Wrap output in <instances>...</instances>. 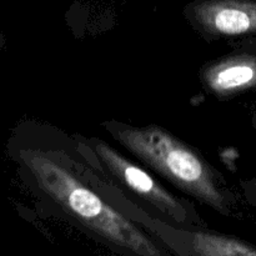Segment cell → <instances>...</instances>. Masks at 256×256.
Returning <instances> with one entry per match:
<instances>
[{"mask_svg":"<svg viewBox=\"0 0 256 256\" xmlns=\"http://www.w3.org/2000/svg\"><path fill=\"white\" fill-rule=\"evenodd\" d=\"M252 126H254V129L256 130V108H255L254 112H252Z\"/></svg>","mask_w":256,"mask_h":256,"instance_id":"cell-9","label":"cell"},{"mask_svg":"<svg viewBox=\"0 0 256 256\" xmlns=\"http://www.w3.org/2000/svg\"><path fill=\"white\" fill-rule=\"evenodd\" d=\"M240 186L244 198L256 212V178L240 180Z\"/></svg>","mask_w":256,"mask_h":256,"instance_id":"cell-7","label":"cell"},{"mask_svg":"<svg viewBox=\"0 0 256 256\" xmlns=\"http://www.w3.org/2000/svg\"><path fill=\"white\" fill-rule=\"evenodd\" d=\"M242 49L250 50V52H256V38H250V39H245L244 44H242Z\"/></svg>","mask_w":256,"mask_h":256,"instance_id":"cell-8","label":"cell"},{"mask_svg":"<svg viewBox=\"0 0 256 256\" xmlns=\"http://www.w3.org/2000/svg\"><path fill=\"white\" fill-rule=\"evenodd\" d=\"M78 144L88 152L76 149L82 156L92 164L100 166V172L112 176V182L119 186L152 206V214H159L160 219L174 226L182 229H205L206 224L190 202L179 199L165 189L144 168L139 166L115 150L112 145L98 138L79 136ZM158 216V215H156Z\"/></svg>","mask_w":256,"mask_h":256,"instance_id":"cell-3","label":"cell"},{"mask_svg":"<svg viewBox=\"0 0 256 256\" xmlns=\"http://www.w3.org/2000/svg\"><path fill=\"white\" fill-rule=\"evenodd\" d=\"M200 82L216 99L256 92V52L242 49L206 62L200 70Z\"/></svg>","mask_w":256,"mask_h":256,"instance_id":"cell-6","label":"cell"},{"mask_svg":"<svg viewBox=\"0 0 256 256\" xmlns=\"http://www.w3.org/2000/svg\"><path fill=\"white\" fill-rule=\"evenodd\" d=\"M184 15L208 39L256 38V0H192Z\"/></svg>","mask_w":256,"mask_h":256,"instance_id":"cell-5","label":"cell"},{"mask_svg":"<svg viewBox=\"0 0 256 256\" xmlns=\"http://www.w3.org/2000/svg\"><path fill=\"white\" fill-rule=\"evenodd\" d=\"M35 185L60 216L122 256H172L139 224L112 206L62 150L29 149L20 154Z\"/></svg>","mask_w":256,"mask_h":256,"instance_id":"cell-1","label":"cell"},{"mask_svg":"<svg viewBox=\"0 0 256 256\" xmlns=\"http://www.w3.org/2000/svg\"><path fill=\"white\" fill-rule=\"evenodd\" d=\"M104 129L138 160L189 196L224 216H234L236 195L226 180L196 149L158 125L132 126L102 122Z\"/></svg>","mask_w":256,"mask_h":256,"instance_id":"cell-2","label":"cell"},{"mask_svg":"<svg viewBox=\"0 0 256 256\" xmlns=\"http://www.w3.org/2000/svg\"><path fill=\"white\" fill-rule=\"evenodd\" d=\"M100 194L134 220L172 256H256V246L232 235L205 229H182L164 222L128 196L112 180L96 184Z\"/></svg>","mask_w":256,"mask_h":256,"instance_id":"cell-4","label":"cell"}]
</instances>
